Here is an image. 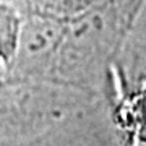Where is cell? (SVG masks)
I'll use <instances>...</instances> for the list:
<instances>
[{
	"label": "cell",
	"instance_id": "6da1fadb",
	"mask_svg": "<svg viewBox=\"0 0 146 146\" xmlns=\"http://www.w3.org/2000/svg\"><path fill=\"white\" fill-rule=\"evenodd\" d=\"M20 37V18L15 8L0 2V58L10 60L15 55Z\"/></svg>",
	"mask_w": 146,
	"mask_h": 146
},
{
	"label": "cell",
	"instance_id": "7a4b0ae2",
	"mask_svg": "<svg viewBox=\"0 0 146 146\" xmlns=\"http://www.w3.org/2000/svg\"><path fill=\"white\" fill-rule=\"evenodd\" d=\"M76 2H80V0H46V3L49 7H57V8H60L63 5H72V3H76Z\"/></svg>",
	"mask_w": 146,
	"mask_h": 146
}]
</instances>
